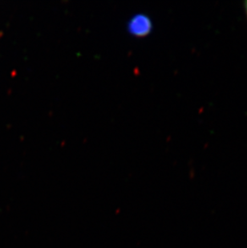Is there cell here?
Instances as JSON below:
<instances>
[{
	"instance_id": "obj_1",
	"label": "cell",
	"mask_w": 247,
	"mask_h": 248,
	"mask_svg": "<svg viewBox=\"0 0 247 248\" xmlns=\"http://www.w3.org/2000/svg\"><path fill=\"white\" fill-rule=\"evenodd\" d=\"M152 29L153 24L151 19L146 15H135L128 21V32L137 37H143L149 35L151 32Z\"/></svg>"
},
{
	"instance_id": "obj_2",
	"label": "cell",
	"mask_w": 247,
	"mask_h": 248,
	"mask_svg": "<svg viewBox=\"0 0 247 248\" xmlns=\"http://www.w3.org/2000/svg\"><path fill=\"white\" fill-rule=\"evenodd\" d=\"M245 9H246V12H247V2H246V3H245Z\"/></svg>"
}]
</instances>
